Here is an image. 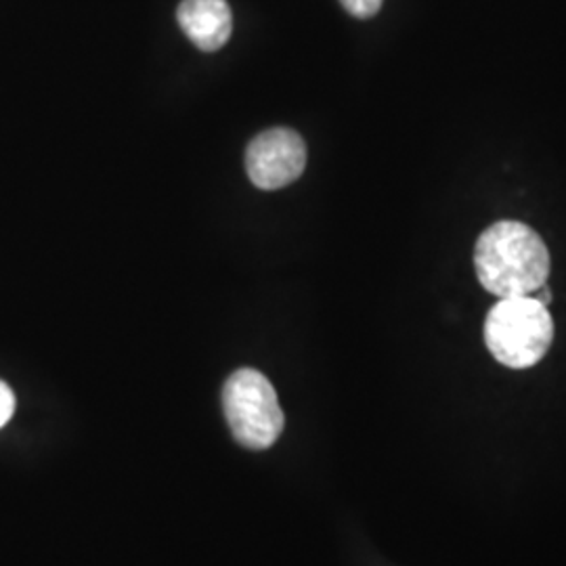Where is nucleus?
<instances>
[{
    "label": "nucleus",
    "mask_w": 566,
    "mask_h": 566,
    "mask_svg": "<svg viewBox=\"0 0 566 566\" xmlns=\"http://www.w3.org/2000/svg\"><path fill=\"white\" fill-rule=\"evenodd\" d=\"M306 166V145L292 128H271L254 137L245 151L250 181L264 191H275L296 181Z\"/></svg>",
    "instance_id": "nucleus-4"
},
{
    "label": "nucleus",
    "mask_w": 566,
    "mask_h": 566,
    "mask_svg": "<svg viewBox=\"0 0 566 566\" xmlns=\"http://www.w3.org/2000/svg\"><path fill=\"white\" fill-rule=\"evenodd\" d=\"M177 20L187 39L206 53L219 51L233 30L227 0H182Z\"/></svg>",
    "instance_id": "nucleus-5"
},
{
    "label": "nucleus",
    "mask_w": 566,
    "mask_h": 566,
    "mask_svg": "<svg viewBox=\"0 0 566 566\" xmlns=\"http://www.w3.org/2000/svg\"><path fill=\"white\" fill-rule=\"evenodd\" d=\"M554 343V319L533 296L500 298L485 319V344L495 361L528 369L546 357Z\"/></svg>",
    "instance_id": "nucleus-2"
},
{
    "label": "nucleus",
    "mask_w": 566,
    "mask_h": 566,
    "mask_svg": "<svg viewBox=\"0 0 566 566\" xmlns=\"http://www.w3.org/2000/svg\"><path fill=\"white\" fill-rule=\"evenodd\" d=\"M223 409L233 437L248 449H269L282 434L285 418L277 392L256 369L243 367L227 378Z\"/></svg>",
    "instance_id": "nucleus-3"
},
{
    "label": "nucleus",
    "mask_w": 566,
    "mask_h": 566,
    "mask_svg": "<svg viewBox=\"0 0 566 566\" xmlns=\"http://www.w3.org/2000/svg\"><path fill=\"white\" fill-rule=\"evenodd\" d=\"M340 2L350 15L359 18V20H369L380 11L385 0H340Z\"/></svg>",
    "instance_id": "nucleus-6"
},
{
    "label": "nucleus",
    "mask_w": 566,
    "mask_h": 566,
    "mask_svg": "<svg viewBox=\"0 0 566 566\" xmlns=\"http://www.w3.org/2000/svg\"><path fill=\"white\" fill-rule=\"evenodd\" d=\"M13 411H15V395L9 385L0 380V428L13 418Z\"/></svg>",
    "instance_id": "nucleus-7"
},
{
    "label": "nucleus",
    "mask_w": 566,
    "mask_h": 566,
    "mask_svg": "<svg viewBox=\"0 0 566 566\" xmlns=\"http://www.w3.org/2000/svg\"><path fill=\"white\" fill-rule=\"evenodd\" d=\"M476 277L497 298L533 296L547 283L552 261L546 242L528 224L500 221L486 227L474 248Z\"/></svg>",
    "instance_id": "nucleus-1"
},
{
    "label": "nucleus",
    "mask_w": 566,
    "mask_h": 566,
    "mask_svg": "<svg viewBox=\"0 0 566 566\" xmlns=\"http://www.w3.org/2000/svg\"><path fill=\"white\" fill-rule=\"evenodd\" d=\"M533 298H535V301H539L542 304H546V306L552 303V290L547 287V283H544V285L533 294Z\"/></svg>",
    "instance_id": "nucleus-8"
}]
</instances>
